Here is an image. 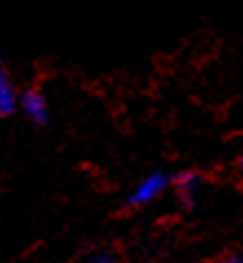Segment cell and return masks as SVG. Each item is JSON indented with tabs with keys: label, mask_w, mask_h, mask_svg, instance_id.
Here are the masks:
<instances>
[{
	"label": "cell",
	"mask_w": 243,
	"mask_h": 263,
	"mask_svg": "<svg viewBox=\"0 0 243 263\" xmlns=\"http://www.w3.org/2000/svg\"><path fill=\"white\" fill-rule=\"evenodd\" d=\"M84 263H117V254L110 250H102L98 254H93V257H88Z\"/></svg>",
	"instance_id": "5b68a950"
},
{
	"label": "cell",
	"mask_w": 243,
	"mask_h": 263,
	"mask_svg": "<svg viewBox=\"0 0 243 263\" xmlns=\"http://www.w3.org/2000/svg\"><path fill=\"white\" fill-rule=\"evenodd\" d=\"M203 175L197 171H181L173 175V188L177 197H179V203L186 210H195L199 203V188H201Z\"/></svg>",
	"instance_id": "7a4b0ae2"
},
{
	"label": "cell",
	"mask_w": 243,
	"mask_h": 263,
	"mask_svg": "<svg viewBox=\"0 0 243 263\" xmlns=\"http://www.w3.org/2000/svg\"><path fill=\"white\" fill-rule=\"evenodd\" d=\"M237 168H239V173H241V175H243V155H241V157H239V164H237Z\"/></svg>",
	"instance_id": "52a82bcc"
},
{
	"label": "cell",
	"mask_w": 243,
	"mask_h": 263,
	"mask_svg": "<svg viewBox=\"0 0 243 263\" xmlns=\"http://www.w3.org/2000/svg\"><path fill=\"white\" fill-rule=\"evenodd\" d=\"M173 186V177L166 173H159L155 171L151 175H146L144 179L137 181V186L130 191V195L126 197V208H144L148 206V203H153L157 197L168 191V188Z\"/></svg>",
	"instance_id": "6da1fadb"
},
{
	"label": "cell",
	"mask_w": 243,
	"mask_h": 263,
	"mask_svg": "<svg viewBox=\"0 0 243 263\" xmlns=\"http://www.w3.org/2000/svg\"><path fill=\"white\" fill-rule=\"evenodd\" d=\"M20 108H22V113L27 115V120L33 122L35 126H44V124H49V120H51L49 102L40 89H27L22 93Z\"/></svg>",
	"instance_id": "3957f363"
},
{
	"label": "cell",
	"mask_w": 243,
	"mask_h": 263,
	"mask_svg": "<svg viewBox=\"0 0 243 263\" xmlns=\"http://www.w3.org/2000/svg\"><path fill=\"white\" fill-rule=\"evenodd\" d=\"M18 104H20L18 93L13 89V82L5 69L3 60H0V118H9V115H13Z\"/></svg>",
	"instance_id": "277c9868"
},
{
	"label": "cell",
	"mask_w": 243,
	"mask_h": 263,
	"mask_svg": "<svg viewBox=\"0 0 243 263\" xmlns=\"http://www.w3.org/2000/svg\"><path fill=\"white\" fill-rule=\"evenodd\" d=\"M205 263H243L241 254H226V257H219V259H210Z\"/></svg>",
	"instance_id": "8992f818"
}]
</instances>
